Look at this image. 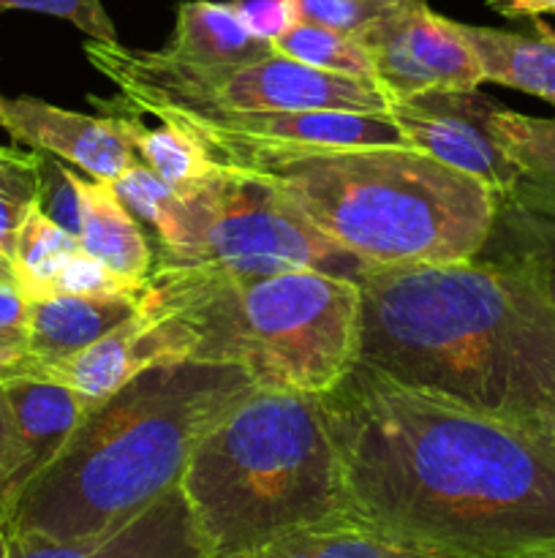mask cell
Masks as SVG:
<instances>
[{
	"label": "cell",
	"mask_w": 555,
	"mask_h": 558,
	"mask_svg": "<svg viewBox=\"0 0 555 558\" xmlns=\"http://www.w3.org/2000/svg\"><path fill=\"white\" fill-rule=\"evenodd\" d=\"M348 512L446 558L555 548V436L403 387L362 363L321 396Z\"/></svg>",
	"instance_id": "1"
},
{
	"label": "cell",
	"mask_w": 555,
	"mask_h": 558,
	"mask_svg": "<svg viewBox=\"0 0 555 558\" xmlns=\"http://www.w3.org/2000/svg\"><path fill=\"white\" fill-rule=\"evenodd\" d=\"M357 363L531 428L555 425V308L501 256L370 267Z\"/></svg>",
	"instance_id": "2"
},
{
	"label": "cell",
	"mask_w": 555,
	"mask_h": 558,
	"mask_svg": "<svg viewBox=\"0 0 555 558\" xmlns=\"http://www.w3.org/2000/svg\"><path fill=\"white\" fill-rule=\"evenodd\" d=\"M254 390L237 365L174 360L145 371L92 403L0 529L54 543L118 532L177 488L201 436Z\"/></svg>",
	"instance_id": "3"
},
{
	"label": "cell",
	"mask_w": 555,
	"mask_h": 558,
	"mask_svg": "<svg viewBox=\"0 0 555 558\" xmlns=\"http://www.w3.org/2000/svg\"><path fill=\"white\" fill-rule=\"evenodd\" d=\"M205 142L370 267L473 259L493 232V191L408 145Z\"/></svg>",
	"instance_id": "4"
},
{
	"label": "cell",
	"mask_w": 555,
	"mask_h": 558,
	"mask_svg": "<svg viewBox=\"0 0 555 558\" xmlns=\"http://www.w3.org/2000/svg\"><path fill=\"white\" fill-rule=\"evenodd\" d=\"M139 308L196 332L199 363L237 365L259 390L330 392L357 363L359 281L281 262L152 267Z\"/></svg>",
	"instance_id": "5"
},
{
	"label": "cell",
	"mask_w": 555,
	"mask_h": 558,
	"mask_svg": "<svg viewBox=\"0 0 555 558\" xmlns=\"http://www.w3.org/2000/svg\"><path fill=\"white\" fill-rule=\"evenodd\" d=\"M180 490L207 558L351 515L324 401L310 392L256 387L201 436Z\"/></svg>",
	"instance_id": "6"
},
{
	"label": "cell",
	"mask_w": 555,
	"mask_h": 558,
	"mask_svg": "<svg viewBox=\"0 0 555 558\" xmlns=\"http://www.w3.org/2000/svg\"><path fill=\"white\" fill-rule=\"evenodd\" d=\"M85 54L96 71L118 85L120 98L90 96L98 112H278V109H332V112H386L381 87L359 76L332 74L283 54L248 63H188L166 52L125 49L123 44L87 41Z\"/></svg>",
	"instance_id": "7"
},
{
	"label": "cell",
	"mask_w": 555,
	"mask_h": 558,
	"mask_svg": "<svg viewBox=\"0 0 555 558\" xmlns=\"http://www.w3.org/2000/svg\"><path fill=\"white\" fill-rule=\"evenodd\" d=\"M156 243V265L166 267L281 262L354 281L370 270L368 262L305 221L272 185L232 163L174 194L172 227Z\"/></svg>",
	"instance_id": "8"
},
{
	"label": "cell",
	"mask_w": 555,
	"mask_h": 558,
	"mask_svg": "<svg viewBox=\"0 0 555 558\" xmlns=\"http://www.w3.org/2000/svg\"><path fill=\"white\" fill-rule=\"evenodd\" d=\"M359 38L373 58L375 85L390 104L430 90H477L484 82L457 22L430 11L424 0H406Z\"/></svg>",
	"instance_id": "9"
},
{
	"label": "cell",
	"mask_w": 555,
	"mask_h": 558,
	"mask_svg": "<svg viewBox=\"0 0 555 558\" xmlns=\"http://www.w3.org/2000/svg\"><path fill=\"white\" fill-rule=\"evenodd\" d=\"M498 107V101L479 90H430L392 101L386 114L395 120L408 147L482 180L495 196H504L522 172L490 129Z\"/></svg>",
	"instance_id": "10"
},
{
	"label": "cell",
	"mask_w": 555,
	"mask_h": 558,
	"mask_svg": "<svg viewBox=\"0 0 555 558\" xmlns=\"http://www.w3.org/2000/svg\"><path fill=\"white\" fill-rule=\"evenodd\" d=\"M194 349L196 332L180 316L150 314L139 308L131 319L71 357L30 363L25 354L16 376L58 381L90 401H103L156 365L190 360Z\"/></svg>",
	"instance_id": "11"
},
{
	"label": "cell",
	"mask_w": 555,
	"mask_h": 558,
	"mask_svg": "<svg viewBox=\"0 0 555 558\" xmlns=\"http://www.w3.org/2000/svg\"><path fill=\"white\" fill-rule=\"evenodd\" d=\"M0 125L20 145L63 158L101 183L139 163L123 114H79L41 98L0 96Z\"/></svg>",
	"instance_id": "12"
},
{
	"label": "cell",
	"mask_w": 555,
	"mask_h": 558,
	"mask_svg": "<svg viewBox=\"0 0 555 558\" xmlns=\"http://www.w3.org/2000/svg\"><path fill=\"white\" fill-rule=\"evenodd\" d=\"M180 120L201 140H237L259 145H406L386 112L278 109V112H161L156 120Z\"/></svg>",
	"instance_id": "13"
},
{
	"label": "cell",
	"mask_w": 555,
	"mask_h": 558,
	"mask_svg": "<svg viewBox=\"0 0 555 558\" xmlns=\"http://www.w3.org/2000/svg\"><path fill=\"white\" fill-rule=\"evenodd\" d=\"M9 409V447L0 474V521L20 490L63 450L96 401L36 376L0 381Z\"/></svg>",
	"instance_id": "14"
},
{
	"label": "cell",
	"mask_w": 555,
	"mask_h": 558,
	"mask_svg": "<svg viewBox=\"0 0 555 558\" xmlns=\"http://www.w3.org/2000/svg\"><path fill=\"white\" fill-rule=\"evenodd\" d=\"M9 558H207L180 485L107 537L76 543L9 537Z\"/></svg>",
	"instance_id": "15"
},
{
	"label": "cell",
	"mask_w": 555,
	"mask_h": 558,
	"mask_svg": "<svg viewBox=\"0 0 555 558\" xmlns=\"http://www.w3.org/2000/svg\"><path fill=\"white\" fill-rule=\"evenodd\" d=\"M63 174L74 191L79 248L107 267L131 292L139 294L156 267V254L136 218L114 194L112 183L82 178L65 167Z\"/></svg>",
	"instance_id": "16"
},
{
	"label": "cell",
	"mask_w": 555,
	"mask_h": 558,
	"mask_svg": "<svg viewBox=\"0 0 555 558\" xmlns=\"http://www.w3.org/2000/svg\"><path fill=\"white\" fill-rule=\"evenodd\" d=\"M139 311V294H49L27 305V360L54 363L90 347Z\"/></svg>",
	"instance_id": "17"
},
{
	"label": "cell",
	"mask_w": 555,
	"mask_h": 558,
	"mask_svg": "<svg viewBox=\"0 0 555 558\" xmlns=\"http://www.w3.org/2000/svg\"><path fill=\"white\" fill-rule=\"evenodd\" d=\"M484 248L515 262L555 308V189L522 174L495 196V223Z\"/></svg>",
	"instance_id": "18"
},
{
	"label": "cell",
	"mask_w": 555,
	"mask_h": 558,
	"mask_svg": "<svg viewBox=\"0 0 555 558\" xmlns=\"http://www.w3.org/2000/svg\"><path fill=\"white\" fill-rule=\"evenodd\" d=\"M533 25L536 36L462 22H457V31L471 44L484 82L531 93L555 107V31H550L539 16Z\"/></svg>",
	"instance_id": "19"
},
{
	"label": "cell",
	"mask_w": 555,
	"mask_h": 558,
	"mask_svg": "<svg viewBox=\"0 0 555 558\" xmlns=\"http://www.w3.org/2000/svg\"><path fill=\"white\" fill-rule=\"evenodd\" d=\"M169 58L188 63H248L278 54L270 41L245 27L234 3L185 0L177 9L172 41L163 47Z\"/></svg>",
	"instance_id": "20"
},
{
	"label": "cell",
	"mask_w": 555,
	"mask_h": 558,
	"mask_svg": "<svg viewBox=\"0 0 555 558\" xmlns=\"http://www.w3.org/2000/svg\"><path fill=\"white\" fill-rule=\"evenodd\" d=\"M237 558H446L400 543L357 518H335L286 534Z\"/></svg>",
	"instance_id": "21"
},
{
	"label": "cell",
	"mask_w": 555,
	"mask_h": 558,
	"mask_svg": "<svg viewBox=\"0 0 555 558\" xmlns=\"http://www.w3.org/2000/svg\"><path fill=\"white\" fill-rule=\"evenodd\" d=\"M103 114H123L125 131L134 142L139 161L147 169H152L174 194H185V191L196 189L221 167V161L212 156L207 142L180 120L166 118L161 120L158 129H147L139 114L118 112V109Z\"/></svg>",
	"instance_id": "22"
},
{
	"label": "cell",
	"mask_w": 555,
	"mask_h": 558,
	"mask_svg": "<svg viewBox=\"0 0 555 558\" xmlns=\"http://www.w3.org/2000/svg\"><path fill=\"white\" fill-rule=\"evenodd\" d=\"M79 251L76 234L49 218L41 205H36L16 232L14 256H11L16 287L27 300L49 298L54 294V281L63 265Z\"/></svg>",
	"instance_id": "23"
},
{
	"label": "cell",
	"mask_w": 555,
	"mask_h": 558,
	"mask_svg": "<svg viewBox=\"0 0 555 558\" xmlns=\"http://www.w3.org/2000/svg\"><path fill=\"white\" fill-rule=\"evenodd\" d=\"M272 49L283 58L313 65V69L375 82L373 58H370L368 47L362 44V38L348 36V33L294 22L283 36L272 41Z\"/></svg>",
	"instance_id": "24"
},
{
	"label": "cell",
	"mask_w": 555,
	"mask_h": 558,
	"mask_svg": "<svg viewBox=\"0 0 555 558\" xmlns=\"http://www.w3.org/2000/svg\"><path fill=\"white\" fill-rule=\"evenodd\" d=\"M490 129L526 178L555 189V118H531L498 107L490 118Z\"/></svg>",
	"instance_id": "25"
},
{
	"label": "cell",
	"mask_w": 555,
	"mask_h": 558,
	"mask_svg": "<svg viewBox=\"0 0 555 558\" xmlns=\"http://www.w3.org/2000/svg\"><path fill=\"white\" fill-rule=\"evenodd\" d=\"M44 153L0 150V256L11 262L16 232L36 205H41Z\"/></svg>",
	"instance_id": "26"
},
{
	"label": "cell",
	"mask_w": 555,
	"mask_h": 558,
	"mask_svg": "<svg viewBox=\"0 0 555 558\" xmlns=\"http://www.w3.org/2000/svg\"><path fill=\"white\" fill-rule=\"evenodd\" d=\"M406 0H288L294 22L330 27V31L362 36Z\"/></svg>",
	"instance_id": "27"
},
{
	"label": "cell",
	"mask_w": 555,
	"mask_h": 558,
	"mask_svg": "<svg viewBox=\"0 0 555 558\" xmlns=\"http://www.w3.org/2000/svg\"><path fill=\"white\" fill-rule=\"evenodd\" d=\"M112 189L120 196V202L128 207L131 216L150 223L152 232H156V240L166 238L169 227H172L174 191L152 169H147L139 161L128 172L120 174L112 183Z\"/></svg>",
	"instance_id": "28"
},
{
	"label": "cell",
	"mask_w": 555,
	"mask_h": 558,
	"mask_svg": "<svg viewBox=\"0 0 555 558\" xmlns=\"http://www.w3.org/2000/svg\"><path fill=\"white\" fill-rule=\"evenodd\" d=\"M0 9L58 16L79 27L90 41L118 44V31L101 0H0Z\"/></svg>",
	"instance_id": "29"
},
{
	"label": "cell",
	"mask_w": 555,
	"mask_h": 558,
	"mask_svg": "<svg viewBox=\"0 0 555 558\" xmlns=\"http://www.w3.org/2000/svg\"><path fill=\"white\" fill-rule=\"evenodd\" d=\"M136 294L125 287L123 281L112 276L103 265H98L92 256H87L85 251L71 256L69 262L60 270L58 281H54V294Z\"/></svg>",
	"instance_id": "30"
},
{
	"label": "cell",
	"mask_w": 555,
	"mask_h": 558,
	"mask_svg": "<svg viewBox=\"0 0 555 558\" xmlns=\"http://www.w3.org/2000/svg\"><path fill=\"white\" fill-rule=\"evenodd\" d=\"M234 9L250 33L270 44L294 25L288 0H234Z\"/></svg>",
	"instance_id": "31"
},
{
	"label": "cell",
	"mask_w": 555,
	"mask_h": 558,
	"mask_svg": "<svg viewBox=\"0 0 555 558\" xmlns=\"http://www.w3.org/2000/svg\"><path fill=\"white\" fill-rule=\"evenodd\" d=\"M27 305L16 281H0V336L25 341L27 338Z\"/></svg>",
	"instance_id": "32"
},
{
	"label": "cell",
	"mask_w": 555,
	"mask_h": 558,
	"mask_svg": "<svg viewBox=\"0 0 555 558\" xmlns=\"http://www.w3.org/2000/svg\"><path fill=\"white\" fill-rule=\"evenodd\" d=\"M488 5L509 20H522V16L536 20L542 14H555V0H488Z\"/></svg>",
	"instance_id": "33"
},
{
	"label": "cell",
	"mask_w": 555,
	"mask_h": 558,
	"mask_svg": "<svg viewBox=\"0 0 555 558\" xmlns=\"http://www.w3.org/2000/svg\"><path fill=\"white\" fill-rule=\"evenodd\" d=\"M27 347L25 341H16V338L0 336V381L11 379V376L20 374V365L25 360Z\"/></svg>",
	"instance_id": "34"
},
{
	"label": "cell",
	"mask_w": 555,
	"mask_h": 558,
	"mask_svg": "<svg viewBox=\"0 0 555 558\" xmlns=\"http://www.w3.org/2000/svg\"><path fill=\"white\" fill-rule=\"evenodd\" d=\"M5 447H9V409H5L3 387H0V474H3Z\"/></svg>",
	"instance_id": "35"
},
{
	"label": "cell",
	"mask_w": 555,
	"mask_h": 558,
	"mask_svg": "<svg viewBox=\"0 0 555 558\" xmlns=\"http://www.w3.org/2000/svg\"><path fill=\"white\" fill-rule=\"evenodd\" d=\"M0 281H16L14 267H11V262L3 259V256H0Z\"/></svg>",
	"instance_id": "36"
},
{
	"label": "cell",
	"mask_w": 555,
	"mask_h": 558,
	"mask_svg": "<svg viewBox=\"0 0 555 558\" xmlns=\"http://www.w3.org/2000/svg\"><path fill=\"white\" fill-rule=\"evenodd\" d=\"M9 548H11L9 534H5L3 529H0V558H9Z\"/></svg>",
	"instance_id": "37"
},
{
	"label": "cell",
	"mask_w": 555,
	"mask_h": 558,
	"mask_svg": "<svg viewBox=\"0 0 555 558\" xmlns=\"http://www.w3.org/2000/svg\"><path fill=\"white\" fill-rule=\"evenodd\" d=\"M520 558H555V548L536 550V554H528V556H520Z\"/></svg>",
	"instance_id": "38"
},
{
	"label": "cell",
	"mask_w": 555,
	"mask_h": 558,
	"mask_svg": "<svg viewBox=\"0 0 555 558\" xmlns=\"http://www.w3.org/2000/svg\"><path fill=\"white\" fill-rule=\"evenodd\" d=\"M550 434H553V436H555V425H553V430H550Z\"/></svg>",
	"instance_id": "39"
},
{
	"label": "cell",
	"mask_w": 555,
	"mask_h": 558,
	"mask_svg": "<svg viewBox=\"0 0 555 558\" xmlns=\"http://www.w3.org/2000/svg\"><path fill=\"white\" fill-rule=\"evenodd\" d=\"M0 150H3V147H0Z\"/></svg>",
	"instance_id": "40"
},
{
	"label": "cell",
	"mask_w": 555,
	"mask_h": 558,
	"mask_svg": "<svg viewBox=\"0 0 555 558\" xmlns=\"http://www.w3.org/2000/svg\"><path fill=\"white\" fill-rule=\"evenodd\" d=\"M553 16H555V14H553Z\"/></svg>",
	"instance_id": "41"
}]
</instances>
